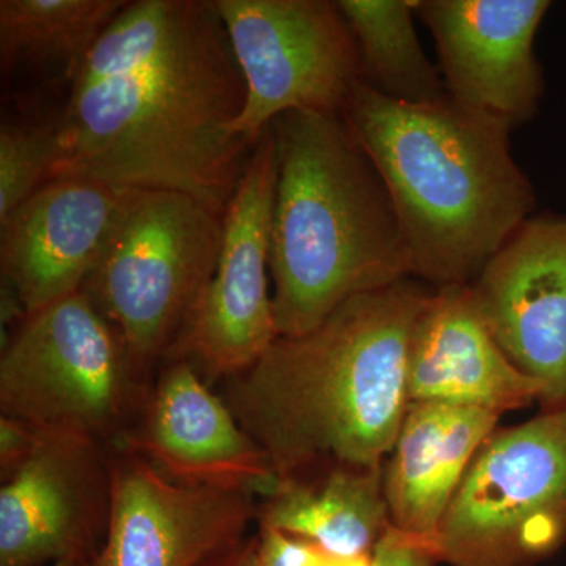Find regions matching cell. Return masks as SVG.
Returning <instances> with one entry per match:
<instances>
[{
	"mask_svg": "<svg viewBox=\"0 0 566 566\" xmlns=\"http://www.w3.org/2000/svg\"><path fill=\"white\" fill-rule=\"evenodd\" d=\"M245 84L210 0H134L103 32L54 123L50 180L186 193L223 216L255 145Z\"/></svg>",
	"mask_w": 566,
	"mask_h": 566,
	"instance_id": "obj_1",
	"label": "cell"
},
{
	"mask_svg": "<svg viewBox=\"0 0 566 566\" xmlns=\"http://www.w3.org/2000/svg\"><path fill=\"white\" fill-rule=\"evenodd\" d=\"M431 294L406 279L354 296L227 379L226 403L279 483L331 465H385L408 411L409 346Z\"/></svg>",
	"mask_w": 566,
	"mask_h": 566,
	"instance_id": "obj_2",
	"label": "cell"
},
{
	"mask_svg": "<svg viewBox=\"0 0 566 566\" xmlns=\"http://www.w3.org/2000/svg\"><path fill=\"white\" fill-rule=\"evenodd\" d=\"M400 218L412 277L471 285L534 216V186L512 153L513 125L453 99L408 104L360 80L340 112Z\"/></svg>",
	"mask_w": 566,
	"mask_h": 566,
	"instance_id": "obj_3",
	"label": "cell"
},
{
	"mask_svg": "<svg viewBox=\"0 0 566 566\" xmlns=\"http://www.w3.org/2000/svg\"><path fill=\"white\" fill-rule=\"evenodd\" d=\"M271 129L275 329L300 337L352 297L411 279V259L389 189L340 114L286 112Z\"/></svg>",
	"mask_w": 566,
	"mask_h": 566,
	"instance_id": "obj_4",
	"label": "cell"
},
{
	"mask_svg": "<svg viewBox=\"0 0 566 566\" xmlns=\"http://www.w3.org/2000/svg\"><path fill=\"white\" fill-rule=\"evenodd\" d=\"M222 218L186 193L128 189L102 260L82 286L144 379L169 354L210 283Z\"/></svg>",
	"mask_w": 566,
	"mask_h": 566,
	"instance_id": "obj_5",
	"label": "cell"
},
{
	"mask_svg": "<svg viewBox=\"0 0 566 566\" xmlns=\"http://www.w3.org/2000/svg\"><path fill=\"white\" fill-rule=\"evenodd\" d=\"M566 545V403L497 428L436 536L450 566H534Z\"/></svg>",
	"mask_w": 566,
	"mask_h": 566,
	"instance_id": "obj_6",
	"label": "cell"
},
{
	"mask_svg": "<svg viewBox=\"0 0 566 566\" xmlns=\"http://www.w3.org/2000/svg\"><path fill=\"white\" fill-rule=\"evenodd\" d=\"M140 385L120 334L82 290L25 316L0 357L2 417L43 433L114 444Z\"/></svg>",
	"mask_w": 566,
	"mask_h": 566,
	"instance_id": "obj_7",
	"label": "cell"
},
{
	"mask_svg": "<svg viewBox=\"0 0 566 566\" xmlns=\"http://www.w3.org/2000/svg\"><path fill=\"white\" fill-rule=\"evenodd\" d=\"M212 2L245 84L237 136L255 145L286 112L340 114L363 66L337 2Z\"/></svg>",
	"mask_w": 566,
	"mask_h": 566,
	"instance_id": "obj_8",
	"label": "cell"
},
{
	"mask_svg": "<svg viewBox=\"0 0 566 566\" xmlns=\"http://www.w3.org/2000/svg\"><path fill=\"white\" fill-rule=\"evenodd\" d=\"M275 186L277 151L270 126L223 212L211 281L169 352L170 359L189 360L210 378L227 381L243 374L279 337L270 293Z\"/></svg>",
	"mask_w": 566,
	"mask_h": 566,
	"instance_id": "obj_9",
	"label": "cell"
},
{
	"mask_svg": "<svg viewBox=\"0 0 566 566\" xmlns=\"http://www.w3.org/2000/svg\"><path fill=\"white\" fill-rule=\"evenodd\" d=\"M0 490V566L84 564L111 516L109 446L77 433L39 431Z\"/></svg>",
	"mask_w": 566,
	"mask_h": 566,
	"instance_id": "obj_10",
	"label": "cell"
},
{
	"mask_svg": "<svg viewBox=\"0 0 566 566\" xmlns=\"http://www.w3.org/2000/svg\"><path fill=\"white\" fill-rule=\"evenodd\" d=\"M109 526L81 566H199L256 520L253 495L181 485L120 442L109 446Z\"/></svg>",
	"mask_w": 566,
	"mask_h": 566,
	"instance_id": "obj_11",
	"label": "cell"
},
{
	"mask_svg": "<svg viewBox=\"0 0 566 566\" xmlns=\"http://www.w3.org/2000/svg\"><path fill=\"white\" fill-rule=\"evenodd\" d=\"M476 307L509 359L566 403V218L532 216L471 283Z\"/></svg>",
	"mask_w": 566,
	"mask_h": 566,
	"instance_id": "obj_12",
	"label": "cell"
},
{
	"mask_svg": "<svg viewBox=\"0 0 566 566\" xmlns=\"http://www.w3.org/2000/svg\"><path fill=\"white\" fill-rule=\"evenodd\" d=\"M547 0H416L449 98L513 128L538 112L545 81L534 52Z\"/></svg>",
	"mask_w": 566,
	"mask_h": 566,
	"instance_id": "obj_13",
	"label": "cell"
},
{
	"mask_svg": "<svg viewBox=\"0 0 566 566\" xmlns=\"http://www.w3.org/2000/svg\"><path fill=\"white\" fill-rule=\"evenodd\" d=\"M128 189L52 178L0 221L2 286L25 316L81 292L102 260Z\"/></svg>",
	"mask_w": 566,
	"mask_h": 566,
	"instance_id": "obj_14",
	"label": "cell"
},
{
	"mask_svg": "<svg viewBox=\"0 0 566 566\" xmlns=\"http://www.w3.org/2000/svg\"><path fill=\"white\" fill-rule=\"evenodd\" d=\"M147 398L142 422L117 442L181 485L274 493L270 458L189 360H170Z\"/></svg>",
	"mask_w": 566,
	"mask_h": 566,
	"instance_id": "obj_15",
	"label": "cell"
},
{
	"mask_svg": "<svg viewBox=\"0 0 566 566\" xmlns=\"http://www.w3.org/2000/svg\"><path fill=\"white\" fill-rule=\"evenodd\" d=\"M409 401L486 409L502 416L542 400L488 329L469 285L436 289L412 334Z\"/></svg>",
	"mask_w": 566,
	"mask_h": 566,
	"instance_id": "obj_16",
	"label": "cell"
},
{
	"mask_svg": "<svg viewBox=\"0 0 566 566\" xmlns=\"http://www.w3.org/2000/svg\"><path fill=\"white\" fill-rule=\"evenodd\" d=\"M501 416L486 409L409 401L382 468L390 527L433 553L469 465L497 430Z\"/></svg>",
	"mask_w": 566,
	"mask_h": 566,
	"instance_id": "obj_17",
	"label": "cell"
},
{
	"mask_svg": "<svg viewBox=\"0 0 566 566\" xmlns=\"http://www.w3.org/2000/svg\"><path fill=\"white\" fill-rule=\"evenodd\" d=\"M382 468L331 465L285 480L259 505L260 528L345 560L370 558L390 527Z\"/></svg>",
	"mask_w": 566,
	"mask_h": 566,
	"instance_id": "obj_18",
	"label": "cell"
},
{
	"mask_svg": "<svg viewBox=\"0 0 566 566\" xmlns=\"http://www.w3.org/2000/svg\"><path fill=\"white\" fill-rule=\"evenodd\" d=\"M363 66V81L387 98L436 104L449 98L441 70L424 54L416 0H338Z\"/></svg>",
	"mask_w": 566,
	"mask_h": 566,
	"instance_id": "obj_19",
	"label": "cell"
},
{
	"mask_svg": "<svg viewBox=\"0 0 566 566\" xmlns=\"http://www.w3.org/2000/svg\"><path fill=\"white\" fill-rule=\"evenodd\" d=\"M126 6V0H2L3 73L55 66L73 84L88 52Z\"/></svg>",
	"mask_w": 566,
	"mask_h": 566,
	"instance_id": "obj_20",
	"label": "cell"
},
{
	"mask_svg": "<svg viewBox=\"0 0 566 566\" xmlns=\"http://www.w3.org/2000/svg\"><path fill=\"white\" fill-rule=\"evenodd\" d=\"M55 156L52 125L2 123L0 128V221L50 180Z\"/></svg>",
	"mask_w": 566,
	"mask_h": 566,
	"instance_id": "obj_21",
	"label": "cell"
},
{
	"mask_svg": "<svg viewBox=\"0 0 566 566\" xmlns=\"http://www.w3.org/2000/svg\"><path fill=\"white\" fill-rule=\"evenodd\" d=\"M431 549L389 527L370 557L371 566H434Z\"/></svg>",
	"mask_w": 566,
	"mask_h": 566,
	"instance_id": "obj_22",
	"label": "cell"
},
{
	"mask_svg": "<svg viewBox=\"0 0 566 566\" xmlns=\"http://www.w3.org/2000/svg\"><path fill=\"white\" fill-rule=\"evenodd\" d=\"M39 431L28 424L0 417V465L2 479H7L22 463L35 444Z\"/></svg>",
	"mask_w": 566,
	"mask_h": 566,
	"instance_id": "obj_23",
	"label": "cell"
},
{
	"mask_svg": "<svg viewBox=\"0 0 566 566\" xmlns=\"http://www.w3.org/2000/svg\"><path fill=\"white\" fill-rule=\"evenodd\" d=\"M199 566H263L260 535L241 538L226 549L212 554Z\"/></svg>",
	"mask_w": 566,
	"mask_h": 566,
	"instance_id": "obj_24",
	"label": "cell"
},
{
	"mask_svg": "<svg viewBox=\"0 0 566 566\" xmlns=\"http://www.w3.org/2000/svg\"><path fill=\"white\" fill-rule=\"evenodd\" d=\"M51 566H80V564H77V562L74 560H61L55 562V564Z\"/></svg>",
	"mask_w": 566,
	"mask_h": 566,
	"instance_id": "obj_25",
	"label": "cell"
}]
</instances>
